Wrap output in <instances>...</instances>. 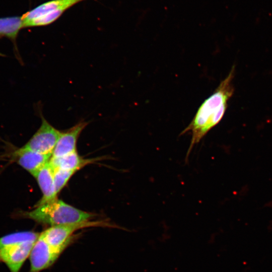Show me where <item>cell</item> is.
Returning a JSON list of instances; mask_svg holds the SVG:
<instances>
[{
  "mask_svg": "<svg viewBox=\"0 0 272 272\" xmlns=\"http://www.w3.org/2000/svg\"><path fill=\"white\" fill-rule=\"evenodd\" d=\"M98 159H85L77 151L59 158H51L49 162L53 169H61L77 171L88 164L94 163Z\"/></svg>",
  "mask_w": 272,
  "mask_h": 272,
  "instance_id": "obj_11",
  "label": "cell"
},
{
  "mask_svg": "<svg viewBox=\"0 0 272 272\" xmlns=\"http://www.w3.org/2000/svg\"><path fill=\"white\" fill-rule=\"evenodd\" d=\"M23 27L21 17L1 18L0 37H6L15 42L19 31Z\"/></svg>",
  "mask_w": 272,
  "mask_h": 272,
  "instance_id": "obj_12",
  "label": "cell"
},
{
  "mask_svg": "<svg viewBox=\"0 0 272 272\" xmlns=\"http://www.w3.org/2000/svg\"><path fill=\"white\" fill-rule=\"evenodd\" d=\"M53 169L54 186L56 192L58 194L76 172L59 168Z\"/></svg>",
  "mask_w": 272,
  "mask_h": 272,
  "instance_id": "obj_13",
  "label": "cell"
},
{
  "mask_svg": "<svg viewBox=\"0 0 272 272\" xmlns=\"http://www.w3.org/2000/svg\"><path fill=\"white\" fill-rule=\"evenodd\" d=\"M63 250L55 248L39 235L31 250L29 272H40L52 265Z\"/></svg>",
  "mask_w": 272,
  "mask_h": 272,
  "instance_id": "obj_7",
  "label": "cell"
},
{
  "mask_svg": "<svg viewBox=\"0 0 272 272\" xmlns=\"http://www.w3.org/2000/svg\"><path fill=\"white\" fill-rule=\"evenodd\" d=\"M42 193L41 198L35 206L41 205L57 198L53 179V169L49 161L33 176Z\"/></svg>",
  "mask_w": 272,
  "mask_h": 272,
  "instance_id": "obj_10",
  "label": "cell"
},
{
  "mask_svg": "<svg viewBox=\"0 0 272 272\" xmlns=\"http://www.w3.org/2000/svg\"><path fill=\"white\" fill-rule=\"evenodd\" d=\"M0 55H3V54H2V53H0Z\"/></svg>",
  "mask_w": 272,
  "mask_h": 272,
  "instance_id": "obj_14",
  "label": "cell"
},
{
  "mask_svg": "<svg viewBox=\"0 0 272 272\" xmlns=\"http://www.w3.org/2000/svg\"><path fill=\"white\" fill-rule=\"evenodd\" d=\"M88 122L81 121L64 131H61L52 153L51 158H59L76 151L77 140Z\"/></svg>",
  "mask_w": 272,
  "mask_h": 272,
  "instance_id": "obj_8",
  "label": "cell"
},
{
  "mask_svg": "<svg viewBox=\"0 0 272 272\" xmlns=\"http://www.w3.org/2000/svg\"><path fill=\"white\" fill-rule=\"evenodd\" d=\"M17 163L32 176H34L51 157L22 147L13 155Z\"/></svg>",
  "mask_w": 272,
  "mask_h": 272,
  "instance_id": "obj_9",
  "label": "cell"
},
{
  "mask_svg": "<svg viewBox=\"0 0 272 272\" xmlns=\"http://www.w3.org/2000/svg\"><path fill=\"white\" fill-rule=\"evenodd\" d=\"M108 224L104 221H88L77 224L50 226L40 233V236L50 246L64 250L71 242L73 233L78 230L90 227L108 226Z\"/></svg>",
  "mask_w": 272,
  "mask_h": 272,
  "instance_id": "obj_5",
  "label": "cell"
},
{
  "mask_svg": "<svg viewBox=\"0 0 272 272\" xmlns=\"http://www.w3.org/2000/svg\"><path fill=\"white\" fill-rule=\"evenodd\" d=\"M233 66L228 75L214 92L201 104L193 119L180 135L191 133V140L186 154L188 158L194 146L222 120L228 107V102L234 93L232 81L235 75Z\"/></svg>",
  "mask_w": 272,
  "mask_h": 272,
  "instance_id": "obj_1",
  "label": "cell"
},
{
  "mask_svg": "<svg viewBox=\"0 0 272 272\" xmlns=\"http://www.w3.org/2000/svg\"><path fill=\"white\" fill-rule=\"evenodd\" d=\"M39 233L31 231H19L0 237V262L10 272H20L29 257Z\"/></svg>",
  "mask_w": 272,
  "mask_h": 272,
  "instance_id": "obj_3",
  "label": "cell"
},
{
  "mask_svg": "<svg viewBox=\"0 0 272 272\" xmlns=\"http://www.w3.org/2000/svg\"><path fill=\"white\" fill-rule=\"evenodd\" d=\"M16 216L54 226L87 222L93 219L95 215L56 198L35 206V208L30 211L19 212Z\"/></svg>",
  "mask_w": 272,
  "mask_h": 272,
  "instance_id": "obj_2",
  "label": "cell"
},
{
  "mask_svg": "<svg viewBox=\"0 0 272 272\" xmlns=\"http://www.w3.org/2000/svg\"><path fill=\"white\" fill-rule=\"evenodd\" d=\"M86 0H51L21 16L24 27L44 26L56 21L68 9Z\"/></svg>",
  "mask_w": 272,
  "mask_h": 272,
  "instance_id": "obj_4",
  "label": "cell"
},
{
  "mask_svg": "<svg viewBox=\"0 0 272 272\" xmlns=\"http://www.w3.org/2000/svg\"><path fill=\"white\" fill-rule=\"evenodd\" d=\"M40 116V126L23 147L42 154L52 155L61 131L51 125L42 114Z\"/></svg>",
  "mask_w": 272,
  "mask_h": 272,
  "instance_id": "obj_6",
  "label": "cell"
}]
</instances>
